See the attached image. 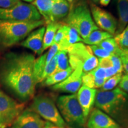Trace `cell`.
I'll return each mask as SVG.
<instances>
[{
    "label": "cell",
    "mask_w": 128,
    "mask_h": 128,
    "mask_svg": "<svg viewBox=\"0 0 128 128\" xmlns=\"http://www.w3.org/2000/svg\"><path fill=\"white\" fill-rule=\"evenodd\" d=\"M35 57L27 52L8 53L0 61V83L20 100L34 96Z\"/></svg>",
    "instance_id": "obj_1"
},
{
    "label": "cell",
    "mask_w": 128,
    "mask_h": 128,
    "mask_svg": "<svg viewBox=\"0 0 128 128\" xmlns=\"http://www.w3.org/2000/svg\"><path fill=\"white\" fill-rule=\"evenodd\" d=\"M45 24L44 19L32 22L0 20V47H12L24 40L32 31Z\"/></svg>",
    "instance_id": "obj_2"
},
{
    "label": "cell",
    "mask_w": 128,
    "mask_h": 128,
    "mask_svg": "<svg viewBox=\"0 0 128 128\" xmlns=\"http://www.w3.org/2000/svg\"><path fill=\"white\" fill-rule=\"evenodd\" d=\"M65 24L75 28L82 39L92 32L98 30L94 23L90 9L85 0H76L71 4Z\"/></svg>",
    "instance_id": "obj_3"
},
{
    "label": "cell",
    "mask_w": 128,
    "mask_h": 128,
    "mask_svg": "<svg viewBox=\"0 0 128 128\" xmlns=\"http://www.w3.org/2000/svg\"><path fill=\"white\" fill-rule=\"evenodd\" d=\"M94 104L108 116L118 117L128 112V94L119 87L97 91Z\"/></svg>",
    "instance_id": "obj_4"
},
{
    "label": "cell",
    "mask_w": 128,
    "mask_h": 128,
    "mask_svg": "<svg viewBox=\"0 0 128 128\" xmlns=\"http://www.w3.org/2000/svg\"><path fill=\"white\" fill-rule=\"evenodd\" d=\"M57 106L65 122L73 126L83 128L87 120L78 102L76 94L60 96L57 100Z\"/></svg>",
    "instance_id": "obj_5"
},
{
    "label": "cell",
    "mask_w": 128,
    "mask_h": 128,
    "mask_svg": "<svg viewBox=\"0 0 128 128\" xmlns=\"http://www.w3.org/2000/svg\"><path fill=\"white\" fill-rule=\"evenodd\" d=\"M70 66L75 70L81 66L83 73L92 71L98 66V59L94 55L88 45L78 42L70 46L68 49Z\"/></svg>",
    "instance_id": "obj_6"
},
{
    "label": "cell",
    "mask_w": 128,
    "mask_h": 128,
    "mask_svg": "<svg viewBox=\"0 0 128 128\" xmlns=\"http://www.w3.org/2000/svg\"><path fill=\"white\" fill-rule=\"evenodd\" d=\"M30 109L39 114L46 122L60 127L66 128V124L57 106L52 98L44 95L37 96L33 98Z\"/></svg>",
    "instance_id": "obj_7"
},
{
    "label": "cell",
    "mask_w": 128,
    "mask_h": 128,
    "mask_svg": "<svg viewBox=\"0 0 128 128\" xmlns=\"http://www.w3.org/2000/svg\"><path fill=\"white\" fill-rule=\"evenodd\" d=\"M42 19L38 10L31 3L20 1L8 8H0V20L18 22H32Z\"/></svg>",
    "instance_id": "obj_8"
},
{
    "label": "cell",
    "mask_w": 128,
    "mask_h": 128,
    "mask_svg": "<svg viewBox=\"0 0 128 128\" xmlns=\"http://www.w3.org/2000/svg\"><path fill=\"white\" fill-rule=\"evenodd\" d=\"M24 107L23 104L16 102L0 89V128L12 126Z\"/></svg>",
    "instance_id": "obj_9"
},
{
    "label": "cell",
    "mask_w": 128,
    "mask_h": 128,
    "mask_svg": "<svg viewBox=\"0 0 128 128\" xmlns=\"http://www.w3.org/2000/svg\"><path fill=\"white\" fill-rule=\"evenodd\" d=\"M90 11L97 26L114 36L118 27L116 19L110 12L94 4H91Z\"/></svg>",
    "instance_id": "obj_10"
},
{
    "label": "cell",
    "mask_w": 128,
    "mask_h": 128,
    "mask_svg": "<svg viewBox=\"0 0 128 128\" xmlns=\"http://www.w3.org/2000/svg\"><path fill=\"white\" fill-rule=\"evenodd\" d=\"M83 74L82 67L78 66L63 81L52 86V89L70 94H76L82 86Z\"/></svg>",
    "instance_id": "obj_11"
},
{
    "label": "cell",
    "mask_w": 128,
    "mask_h": 128,
    "mask_svg": "<svg viewBox=\"0 0 128 128\" xmlns=\"http://www.w3.org/2000/svg\"><path fill=\"white\" fill-rule=\"evenodd\" d=\"M46 121L30 108L23 110L17 117L11 128H43Z\"/></svg>",
    "instance_id": "obj_12"
},
{
    "label": "cell",
    "mask_w": 128,
    "mask_h": 128,
    "mask_svg": "<svg viewBox=\"0 0 128 128\" xmlns=\"http://www.w3.org/2000/svg\"><path fill=\"white\" fill-rule=\"evenodd\" d=\"M46 27L42 26L32 31L21 43L23 47L30 49L37 55H42L44 38Z\"/></svg>",
    "instance_id": "obj_13"
},
{
    "label": "cell",
    "mask_w": 128,
    "mask_h": 128,
    "mask_svg": "<svg viewBox=\"0 0 128 128\" xmlns=\"http://www.w3.org/2000/svg\"><path fill=\"white\" fill-rule=\"evenodd\" d=\"M97 91V89L91 88L82 85L76 94L78 102L82 108L84 118L86 120L95 103Z\"/></svg>",
    "instance_id": "obj_14"
},
{
    "label": "cell",
    "mask_w": 128,
    "mask_h": 128,
    "mask_svg": "<svg viewBox=\"0 0 128 128\" xmlns=\"http://www.w3.org/2000/svg\"><path fill=\"white\" fill-rule=\"evenodd\" d=\"M87 120V128H110L118 124L110 116L97 108L90 113Z\"/></svg>",
    "instance_id": "obj_15"
},
{
    "label": "cell",
    "mask_w": 128,
    "mask_h": 128,
    "mask_svg": "<svg viewBox=\"0 0 128 128\" xmlns=\"http://www.w3.org/2000/svg\"><path fill=\"white\" fill-rule=\"evenodd\" d=\"M70 5L66 0H53L50 12V22H60L68 15Z\"/></svg>",
    "instance_id": "obj_16"
},
{
    "label": "cell",
    "mask_w": 128,
    "mask_h": 128,
    "mask_svg": "<svg viewBox=\"0 0 128 128\" xmlns=\"http://www.w3.org/2000/svg\"><path fill=\"white\" fill-rule=\"evenodd\" d=\"M116 2L119 20L115 35L122 32L128 24V0H116Z\"/></svg>",
    "instance_id": "obj_17"
},
{
    "label": "cell",
    "mask_w": 128,
    "mask_h": 128,
    "mask_svg": "<svg viewBox=\"0 0 128 128\" xmlns=\"http://www.w3.org/2000/svg\"><path fill=\"white\" fill-rule=\"evenodd\" d=\"M81 42H82V39L76 30L68 26L65 38L61 42L58 44L59 51H68V48L70 46Z\"/></svg>",
    "instance_id": "obj_18"
},
{
    "label": "cell",
    "mask_w": 128,
    "mask_h": 128,
    "mask_svg": "<svg viewBox=\"0 0 128 128\" xmlns=\"http://www.w3.org/2000/svg\"><path fill=\"white\" fill-rule=\"evenodd\" d=\"M62 24L63 23L60 22H51L46 24L44 38L43 53L44 50L50 48L53 44L56 33Z\"/></svg>",
    "instance_id": "obj_19"
},
{
    "label": "cell",
    "mask_w": 128,
    "mask_h": 128,
    "mask_svg": "<svg viewBox=\"0 0 128 128\" xmlns=\"http://www.w3.org/2000/svg\"><path fill=\"white\" fill-rule=\"evenodd\" d=\"M32 4L38 10L42 18L45 22L46 24L51 23L50 12L53 0H34Z\"/></svg>",
    "instance_id": "obj_20"
},
{
    "label": "cell",
    "mask_w": 128,
    "mask_h": 128,
    "mask_svg": "<svg viewBox=\"0 0 128 128\" xmlns=\"http://www.w3.org/2000/svg\"><path fill=\"white\" fill-rule=\"evenodd\" d=\"M113 37V35L108 32L98 29L92 32L87 38L82 39V42L89 46L96 45L104 40Z\"/></svg>",
    "instance_id": "obj_21"
},
{
    "label": "cell",
    "mask_w": 128,
    "mask_h": 128,
    "mask_svg": "<svg viewBox=\"0 0 128 128\" xmlns=\"http://www.w3.org/2000/svg\"><path fill=\"white\" fill-rule=\"evenodd\" d=\"M74 70L71 66L67 70L64 71H56L51 75L44 80V85L45 86H53L61 82L64 80H65L71 74L72 72Z\"/></svg>",
    "instance_id": "obj_22"
},
{
    "label": "cell",
    "mask_w": 128,
    "mask_h": 128,
    "mask_svg": "<svg viewBox=\"0 0 128 128\" xmlns=\"http://www.w3.org/2000/svg\"><path fill=\"white\" fill-rule=\"evenodd\" d=\"M47 52L41 55L38 59L35 60L34 64V76L37 84L42 82V76L44 70L47 65L46 62Z\"/></svg>",
    "instance_id": "obj_23"
},
{
    "label": "cell",
    "mask_w": 128,
    "mask_h": 128,
    "mask_svg": "<svg viewBox=\"0 0 128 128\" xmlns=\"http://www.w3.org/2000/svg\"><path fill=\"white\" fill-rule=\"evenodd\" d=\"M107 80L98 79L92 76L90 72L83 74L82 82L83 86L91 88H100Z\"/></svg>",
    "instance_id": "obj_24"
},
{
    "label": "cell",
    "mask_w": 128,
    "mask_h": 128,
    "mask_svg": "<svg viewBox=\"0 0 128 128\" xmlns=\"http://www.w3.org/2000/svg\"><path fill=\"white\" fill-rule=\"evenodd\" d=\"M56 71H64L70 67L68 51H59L56 55Z\"/></svg>",
    "instance_id": "obj_25"
},
{
    "label": "cell",
    "mask_w": 128,
    "mask_h": 128,
    "mask_svg": "<svg viewBox=\"0 0 128 128\" xmlns=\"http://www.w3.org/2000/svg\"><path fill=\"white\" fill-rule=\"evenodd\" d=\"M96 45L105 49L106 50L108 51L112 54H116L118 55L120 50V48L113 38H110L104 40L103 41L101 42Z\"/></svg>",
    "instance_id": "obj_26"
},
{
    "label": "cell",
    "mask_w": 128,
    "mask_h": 128,
    "mask_svg": "<svg viewBox=\"0 0 128 128\" xmlns=\"http://www.w3.org/2000/svg\"><path fill=\"white\" fill-rule=\"evenodd\" d=\"M122 72L118 73L112 76L106 81L102 87L100 88L101 90L103 91H110L115 88V87L120 82L122 78Z\"/></svg>",
    "instance_id": "obj_27"
},
{
    "label": "cell",
    "mask_w": 128,
    "mask_h": 128,
    "mask_svg": "<svg viewBox=\"0 0 128 128\" xmlns=\"http://www.w3.org/2000/svg\"><path fill=\"white\" fill-rule=\"evenodd\" d=\"M114 39L120 49H128V24L122 32L115 35Z\"/></svg>",
    "instance_id": "obj_28"
},
{
    "label": "cell",
    "mask_w": 128,
    "mask_h": 128,
    "mask_svg": "<svg viewBox=\"0 0 128 128\" xmlns=\"http://www.w3.org/2000/svg\"><path fill=\"white\" fill-rule=\"evenodd\" d=\"M56 71V56L48 63L44 68L42 76V82H44L48 77Z\"/></svg>",
    "instance_id": "obj_29"
},
{
    "label": "cell",
    "mask_w": 128,
    "mask_h": 128,
    "mask_svg": "<svg viewBox=\"0 0 128 128\" xmlns=\"http://www.w3.org/2000/svg\"><path fill=\"white\" fill-rule=\"evenodd\" d=\"M90 47L92 49L94 55L98 59L106 58L110 57L112 55L111 53L97 45H92L90 46Z\"/></svg>",
    "instance_id": "obj_30"
},
{
    "label": "cell",
    "mask_w": 128,
    "mask_h": 128,
    "mask_svg": "<svg viewBox=\"0 0 128 128\" xmlns=\"http://www.w3.org/2000/svg\"><path fill=\"white\" fill-rule=\"evenodd\" d=\"M68 26L65 23H63L61 26L58 28L56 33L55 38H54V43L56 44H60L61 42L64 38H65V34H66L67 29H68ZM53 43V44H54Z\"/></svg>",
    "instance_id": "obj_31"
},
{
    "label": "cell",
    "mask_w": 128,
    "mask_h": 128,
    "mask_svg": "<svg viewBox=\"0 0 128 128\" xmlns=\"http://www.w3.org/2000/svg\"><path fill=\"white\" fill-rule=\"evenodd\" d=\"M118 55L120 58L123 66V70L125 74H128V49H120Z\"/></svg>",
    "instance_id": "obj_32"
},
{
    "label": "cell",
    "mask_w": 128,
    "mask_h": 128,
    "mask_svg": "<svg viewBox=\"0 0 128 128\" xmlns=\"http://www.w3.org/2000/svg\"><path fill=\"white\" fill-rule=\"evenodd\" d=\"M110 60H111L113 66L116 69L119 73L122 72L123 70V66L122 61L120 60V58L118 54H112V55L109 57Z\"/></svg>",
    "instance_id": "obj_33"
},
{
    "label": "cell",
    "mask_w": 128,
    "mask_h": 128,
    "mask_svg": "<svg viewBox=\"0 0 128 128\" xmlns=\"http://www.w3.org/2000/svg\"><path fill=\"white\" fill-rule=\"evenodd\" d=\"M94 77L98 79H105L108 80L106 75V68L103 67L97 66L95 69L90 72Z\"/></svg>",
    "instance_id": "obj_34"
},
{
    "label": "cell",
    "mask_w": 128,
    "mask_h": 128,
    "mask_svg": "<svg viewBox=\"0 0 128 128\" xmlns=\"http://www.w3.org/2000/svg\"><path fill=\"white\" fill-rule=\"evenodd\" d=\"M20 0H0V8H8L18 3Z\"/></svg>",
    "instance_id": "obj_35"
},
{
    "label": "cell",
    "mask_w": 128,
    "mask_h": 128,
    "mask_svg": "<svg viewBox=\"0 0 128 128\" xmlns=\"http://www.w3.org/2000/svg\"><path fill=\"white\" fill-rule=\"evenodd\" d=\"M120 88L128 94V74L122 76L120 82L119 84Z\"/></svg>",
    "instance_id": "obj_36"
},
{
    "label": "cell",
    "mask_w": 128,
    "mask_h": 128,
    "mask_svg": "<svg viewBox=\"0 0 128 128\" xmlns=\"http://www.w3.org/2000/svg\"><path fill=\"white\" fill-rule=\"evenodd\" d=\"M43 128H69L60 127V126H57V125H56V124H52V123L46 121L45 124H44V127Z\"/></svg>",
    "instance_id": "obj_37"
},
{
    "label": "cell",
    "mask_w": 128,
    "mask_h": 128,
    "mask_svg": "<svg viewBox=\"0 0 128 128\" xmlns=\"http://www.w3.org/2000/svg\"><path fill=\"white\" fill-rule=\"evenodd\" d=\"M110 2V0H100L99 1V3L100 5H102V6L106 7V6H108Z\"/></svg>",
    "instance_id": "obj_38"
},
{
    "label": "cell",
    "mask_w": 128,
    "mask_h": 128,
    "mask_svg": "<svg viewBox=\"0 0 128 128\" xmlns=\"http://www.w3.org/2000/svg\"><path fill=\"white\" fill-rule=\"evenodd\" d=\"M23 1H24L26 2H28V3H32L34 1V0H23Z\"/></svg>",
    "instance_id": "obj_39"
},
{
    "label": "cell",
    "mask_w": 128,
    "mask_h": 128,
    "mask_svg": "<svg viewBox=\"0 0 128 128\" xmlns=\"http://www.w3.org/2000/svg\"><path fill=\"white\" fill-rule=\"evenodd\" d=\"M66 1L69 3V4L71 5V4H72L74 1V0H66Z\"/></svg>",
    "instance_id": "obj_40"
},
{
    "label": "cell",
    "mask_w": 128,
    "mask_h": 128,
    "mask_svg": "<svg viewBox=\"0 0 128 128\" xmlns=\"http://www.w3.org/2000/svg\"><path fill=\"white\" fill-rule=\"evenodd\" d=\"M110 128H121L120 127L119 125H118V126H113V127H112Z\"/></svg>",
    "instance_id": "obj_41"
},
{
    "label": "cell",
    "mask_w": 128,
    "mask_h": 128,
    "mask_svg": "<svg viewBox=\"0 0 128 128\" xmlns=\"http://www.w3.org/2000/svg\"><path fill=\"white\" fill-rule=\"evenodd\" d=\"M92 1H93L94 2L97 3V2H99V1H100V0H92Z\"/></svg>",
    "instance_id": "obj_42"
}]
</instances>
